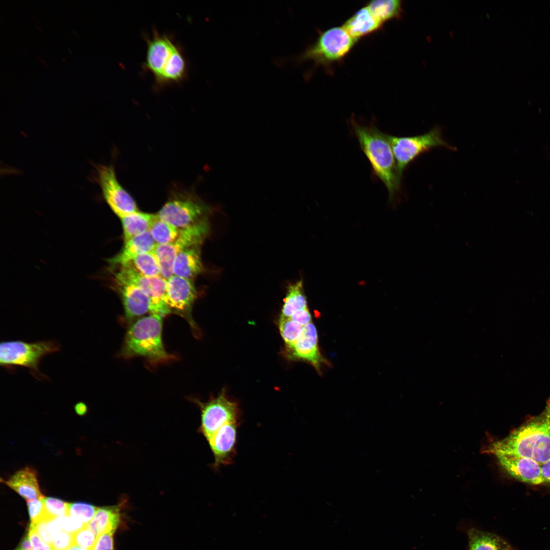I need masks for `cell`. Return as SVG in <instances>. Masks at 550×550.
I'll list each match as a JSON object with an SVG mask.
<instances>
[{
	"label": "cell",
	"instance_id": "obj_1",
	"mask_svg": "<svg viewBox=\"0 0 550 550\" xmlns=\"http://www.w3.org/2000/svg\"><path fill=\"white\" fill-rule=\"evenodd\" d=\"M484 452L532 459L539 464L550 459V399L539 415L527 420L506 437L492 442Z\"/></svg>",
	"mask_w": 550,
	"mask_h": 550
},
{
	"label": "cell",
	"instance_id": "obj_2",
	"mask_svg": "<svg viewBox=\"0 0 550 550\" xmlns=\"http://www.w3.org/2000/svg\"><path fill=\"white\" fill-rule=\"evenodd\" d=\"M350 124L374 175L385 185L389 200L393 201L400 191L401 178L397 171L388 134L373 124H360L353 118H351Z\"/></svg>",
	"mask_w": 550,
	"mask_h": 550
},
{
	"label": "cell",
	"instance_id": "obj_3",
	"mask_svg": "<svg viewBox=\"0 0 550 550\" xmlns=\"http://www.w3.org/2000/svg\"><path fill=\"white\" fill-rule=\"evenodd\" d=\"M158 314L142 317L128 325L118 356H141L155 365L175 359L166 350L162 341V318Z\"/></svg>",
	"mask_w": 550,
	"mask_h": 550
},
{
	"label": "cell",
	"instance_id": "obj_4",
	"mask_svg": "<svg viewBox=\"0 0 550 550\" xmlns=\"http://www.w3.org/2000/svg\"><path fill=\"white\" fill-rule=\"evenodd\" d=\"M209 211L208 206L191 190L175 187L156 215L180 230L207 219Z\"/></svg>",
	"mask_w": 550,
	"mask_h": 550
},
{
	"label": "cell",
	"instance_id": "obj_5",
	"mask_svg": "<svg viewBox=\"0 0 550 550\" xmlns=\"http://www.w3.org/2000/svg\"><path fill=\"white\" fill-rule=\"evenodd\" d=\"M357 41L342 26L329 28L321 32L313 44L292 60L297 64L311 60L315 65L329 66L341 61Z\"/></svg>",
	"mask_w": 550,
	"mask_h": 550
},
{
	"label": "cell",
	"instance_id": "obj_6",
	"mask_svg": "<svg viewBox=\"0 0 550 550\" xmlns=\"http://www.w3.org/2000/svg\"><path fill=\"white\" fill-rule=\"evenodd\" d=\"M60 350V344L53 340L3 341L0 345V364L8 368L14 366L27 368L35 378L41 380L46 378L39 369L41 359Z\"/></svg>",
	"mask_w": 550,
	"mask_h": 550
},
{
	"label": "cell",
	"instance_id": "obj_7",
	"mask_svg": "<svg viewBox=\"0 0 550 550\" xmlns=\"http://www.w3.org/2000/svg\"><path fill=\"white\" fill-rule=\"evenodd\" d=\"M388 136L394 155L397 171L401 179L405 169L420 154L435 147H444L453 149V147L444 139L438 127H434L421 135L398 136L388 134Z\"/></svg>",
	"mask_w": 550,
	"mask_h": 550
},
{
	"label": "cell",
	"instance_id": "obj_8",
	"mask_svg": "<svg viewBox=\"0 0 550 550\" xmlns=\"http://www.w3.org/2000/svg\"><path fill=\"white\" fill-rule=\"evenodd\" d=\"M209 231L208 219L180 229L177 239L171 243L157 244L153 251L159 266L160 276L167 280L173 275V266L178 254L188 246L201 245Z\"/></svg>",
	"mask_w": 550,
	"mask_h": 550
},
{
	"label": "cell",
	"instance_id": "obj_9",
	"mask_svg": "<svg viewBox=\"0 0 550 550\" xmlns=\"http://www.w3.org/2000/svg\"><path fill=\"white\" fill-rule=\"evenodd\" d=\"M201 410L200 432L207 441L223 425L240 423V411L236 402L229 399L223 390L215 398L202 402L195 399Z\"/></svg>",
	"mask_w": 550,
	"mask_h": 550
},
{
	"label": "cell",
	"instance_id": "obj_10",
	"mask_svg": "<svg viewBox=\"0 0 550 550\" xmlns=\"http://www.w3.org/2000/svg\"><path fill=\"white\" fill-rule=\"evenodd\" d=\"M95 180L112 210L119 217L138 211L136 203L117 179L113 166L95 165Z\"/></svg>",
	"mask_w": 550,
	"mask_h": 550
},
{
	"label": "cell",
	"instance_id": "obj_11",
	"mask_svg": "<svg viewBox=\"0 0 550 550\" xmlns=\"http://www.w3.org/2000/svg\"><path fill=\"white\" fill-rule=\"evenodd\" d=\"M167 280L164 301L171 312L185 319L196 336L199 330L191 316L193 305L197 297L193 280L173 275Z\"/></svg>",
	"mask_w": 550,
	"mask_h": 550
},
{
	"label": "cell",
	"instance_id": "obj_12",
	"mask_svg": "<svg viewBox=\"0 0 550 550\" xmlns=\"http://www.w3.org/2000/svg\"><path fill=\"white\" fill-rule=\"evenodd\" d=\"M115 266L119 267L114 273L116 280L132 284L143 290L151 299L160 315L164 317L172 313L164 301L166 279L161 276L143 275L128 265Z\"/></svg>",
	"mask_w": 550,
	"mask_h": 550
},
{
	"label": "cell",
	"instance_id": "obj_13",
	"mask_svg": "<svg viewBox=\"0 0 550 550\" xmlns=\"http://www.w3.org/2000/svg\"><path fill=\"white\" fill-rule=\"evenodd\" d=\"M122 298L124 320L128 325L146 313L158 314V310L151 299L137 286L116 280Z\"/></svg>",
	"mask_w": 550,
	"mask_h": 550
},
{
	"label": "cell",
	"instance_id": "obj_14",
	"mask_svg": "<svg viewBox=\"0 0 550 550\" xmlns=\"http://www.w3.org/2000/svg\"><path fill=\"white\" fill-rule=\"evenodd\" d=\"M501 468L511 477L532 485L542 484L541 464L535 460L519 456L494 455Z\"/></svg>",
	"mask_w": 550,
	"mask_h": 550
},
{
	"label": "cell",
	"instance_id": "obj_15",
	"mask_svg": "<svg viewBox=\"0 0 550 550\" xmlns=\"http://www.w3.org/2000/svg\"><path fill=\"white\" fill-rule=\"evenodd\" d=\"M238 423L226 424L218 429L207 440L214 457L212 466L218 469L232 463L236 455Z\"/></svg>",
	"mask_w": 550,
	"mask_h": 550
},
{
	"label": "cell",
	"instance_id": "obj_16",
	"mask_svg": "<svg viewBox=\"0 0 550 550\" xmlns=\"http://www.w3.org/2000/svg\"><path fill=\"white\" fill-rule=\"evenodd\" d=\"M146 59L144 66L154 75L155 80L160 75L177 47L170 37L156 32L147 39Z\"/></svg>",
	"mask_w": 550,
	"mask_h": 550
},
{
	"label": "cell",
	"instance_id": "obj_17",
	"mask_svg": "<svg viewBox=\"0 0 550 550\" xmlns=\"http://www.w3.org/2000/svg\"><path fill=\"white\" fill-rule=\"evenodd\" d=\"M287 349L292 357L307 361L315 367L318 368L322 362L318 347L317 331L312 322L304 326L301 336Z\"/></svg>",
	"mask_w": 550,
	"mask_h": 550
},
{
	"label": "cell",
	"instance_id": "obj_18",
	"mask_svg": "<svg viewBox=\"0 0 550 550\" xmlns=\"http://www.w3.org/2000/svg\"><path fill=\"white\" fill-rule=\"evenodd\" d=\"M156 245L150 231H147L125 242L121 251L111 258L109 262L113 266L126 264L140 255L152 252Z\"/></svg>",
	"mask_w": 550,
	"mask_h": 550
},
{
	"label": "cell",
	"instance_id": "obj_19",
	"mask_svg": "<svg viewBox=\"0 0 550 550\" xmlns=\"http://www.w3.org/2000/svg\"><path fill=\"white\" fill-rule=\"evenodd\" d=\"M200 245L188 246L178 254L173 263V275L193 280L203 271Z\"/></svg>",
	"mask_w": 550,
	"mask_h": 550
},
{
	"label": "cell",
	"instance_id": "obj_20",
	"mask_svg": "<svg viewBox=\"0 0 550 550\" xmlns=\"http://www.w3.org/2000/svg\"><path fill=\"white\" fill-rule=\"evenodd\" d=\"M4 482L26 501L44 497L40 491L36 472L29 467L17 471Z\"/></svg>",
	"mask_w": 550,
	"mask_h": 550
},
{
	"label": "cell",
	"instance_id": "obj_21",
	"mask_svg": "<svg viewBox=\"0 0 550 550\" xmlns=\"http://www.w3.org/2000/svg\"><path fill=\"white\" fill-rule=\"evenodd\" d=\"M382 26L383 24L373 17L366 6L356 11L342 25L350 36L357 41L378 31Z\"/></svg>",
	"mask_w": 550,
	"mask_h": 550
},
{
	"label": "cell",
	"instance_id": "obj_22",
	"mask_svg": "<svg viewBox=\"0 0 550 550\" xmlns=\"http://www.w3.org/2000/svg\"><path fill=\"white\" fill-rule=\"evenodd\" d=\"M467 550H514L504 539L489 532L472 527L466 530Z\"/></svg>",
	"mask_w": 550,
	"mask_h": 550
},
{
	"label": "cell",
	"instance_id": "obj_23",
	"mask_svg": "<svg viewBox=\"0 0 550 550\" xmlns=\"http://www.w3.org/2000/svg\"><path fill=\"white\" fill-rule=\"evenodd\" d=\"M122 505L97 508L88 527L97 537L104 533L115 532L120 522V507Z\"/></svg>",
	"mask_w": 550,
	"mask_h": 550
},
{
	"label": "cell",
	"instance_id": "obj_24",
	"mask_svg": "<svg viewBox=\"0 0 550 550\" xmlns=\"http://www.w3.org/2000/svg\"><path fill=\"white\" fill-rule=\"evenodd\" d=\"M157 217L156 214H151L139 211L120 217L123 227L124 242L138 235L149 231Z\"/></svg>",
	"mask_w": 550,
	"mask_h": 550
},
{
	"label": "cell",
	"instance_id": "obj_25",
	"mask_svg": "<svg viewBox=\"0 0 550 550\" xmlns=\"http://www.w3.org/2000/svg\"><path fill=\"white\" fill-rule=\"evenodd\" d=\"M187 65L183 53L177 46L159 77L155 80L159 87L182 81L185 77Z\"/></svg>",
	"mask_w": 550,
	"mask_h": 550
},
{
	"label": "cell",
	"instance_id": "obj_26",
	"mask_svg": "<svg viewBox=\"0 0 550 550\" xmlns=\"http://www.w3.org/2000/svg\"><path fill=\"white\" fill-rule=\"evenodd\" d=\"M366 7L373 17L383 24L391 19L400 18L403 12L400 0H374L369 2Z\"/></svg>",
	"mask_w": 550,
	"mask_h": 550
},
{
	"label": "cell",
	"instance_id": "obj_27",
	"mask_svg": "<svg viewBox=\"0 0 550 550\" xmlns=\"http://www.w3.org/2000/svg\"><path fill=\"white\" fill-rule=\"evenodd\" d=\"M307 308L301 281L289 285L280 318H289L297 310Z\"/></svg>",
	"mask_w": 550,
	"mask_h": 550
},
{
	"label": "cell",
	"instance_id": "obj_28",
	"mask_svg": "<svg viewBox=\"0 0 550 550\" xmlns=\"http://www.w3.org/2000/svg\"><path fill=\"white\" fill-rule=\"evenodd\" d=\"M125 265L130 266L138 272L146 276H160L158 261L153 251L140 255L129 263L123 265Z\"/></svg>",
	"mask_w": 550,
	"mask_h": 550
},
{
	"label": "cell",
	"instance_id": "obj_29",
	"mask_svg": "<svg viewBox=\"0 0 550 550\" xmlns=\"http://www.w3.org/2000/svg\"><path fill=\"white\" fill-rule=\"evenodd\" d=\"M149 231L157 244H165L171 243L177 239L180 229L157 217Z\"/></svg>",
	"mask_w": 550,
	"mask_h": 550
},
{
	"label": "cell",
	"instance_id": "obj_30",
	"mask_svg": "<svg viewBox=\"0 0 550 550\" xmlns=\"http://www.w3.org/2000/svg\"><path fill=\"white\" fill-rule=\"evenodd\" d=\"M279 327L286 347L289 349L301 336L304 326L293 321L289 318H280Z\"/></svg>",
	"mask_w": 550,
	"mask_h": 550
},
{
	"label": "cell",
	"instance_id": "obj_31",
	"mask_svg": "<svg viewBox=\"0 0 550 550\" xmlns=\"http://www.w3.org/2000/svg\"><path fill=\"white\" fill-rule=\"evenodd\" d=\"M68 515L88 525L94 516L97 507L87 503H68Z\"/></svg>",
	"mask_w": 550,
	"mask_h": 550
},
{
	"label": "cell",
	"instance_id": "obj_32",
	"mask_svg": "<svg viewBox=\"0 0 550 550\" xmlns=\"http://www.w3.org/2000/svg\"><path fill=\"white\" fill-rule=\"evenodd\" d=\"M43 502L45 511L49 520L68 515V503L51 497H44Z\"/></svg>",
	"mask_w": 550,
	"mask_h": 550
},
{
	"label": "cell",
	"instance_id": "obj_33",
	"mask_svg": "<svg viewBox=\"0 0 550 550\" xmlns=\"http://www.w3.org/2000/svg\"><path fill=\"white\" fill-rule=\"evenodd\" d=\"M44 498L27 501L31 524L43 520L49 521L45 509Z\"/></svg>",
	"mask_w": 550,
	"mask_h": 550
},
{
	"label": "cell",
	"instance_id": "obj_34",
	"mask_svg": "<svg viewBox=\"0 0 550 550\" xmlns=\"http://www.w3.org/2000/svg\"><path fill=\"white\" fill-rule=\"evenodd\" d=\"M97 538V536L88 527V525L73 534L74 545L89 550L94 545Z\"/></svg>",
	"mask_w": 550,
	"mask_h": 550
},
{
	"label": "cell",
	"instance_id": "obj_35",
	"mask_svg": "<svg viewBox=\"0 0 550 550\" xmlns=\"http://www.w3.org/2000/svg\"><path fill=\"white\" fill-rule=\"evenodd\" d=\"M74 545L73 534L62 530L50 545L53 550H67Z\"/></svg>",
	"mask_w": 550,
	"mask_h": 550
},
{
	"label": "cell",
	"instance_id": "obj_36",
	"mask_svg": "<svg viewBox=\"0 0 550 550\" xmlns=\"http://www.w3.org/2000/svg\"><path fill=\"white\" fill-rule=\"evenodd\" d=\"M114 532L104 533L99 535L94 545L91 550H114Z\"/></svg>",
	"mask_w": 550,
	"mask_h": 550
},
{
	"label": "cell",
	"instance_id": "obj_37",
	"mask_svg": "<svg viewBox=\"0 0 550 550\" xmlns=\"http://www.w3.org/2000/svg\"><path fill=\"white\" fill-rule=\"evenodd\" d=\"M62 530L74 534L87 525L70 515L60 517Z\"/></svg>",
	"mask_w": 550,
	"mask_h": 550
},
{
	"label": "cell",
	"instance_id": "obj_38",
	"mask_svg": "<svg viewBox=\"0 0 550 550\" xmlns=\"http://www.w3.org/2000/svg\"><path fill=\"white\" fill-rule=\"evenodd\" d=\"M28 535L33 550H53L51 546L44 542L31 527H29Z\"/></svg>",
	"mask_w": 550,
	"mask_h": 550
},
{
	"label": "cell",
	"instance_id": "obj_39",
	"mask_svg": "<svg viewBox=\"0 0 550 550\" xmlns=\"http://www.w3.org/2000/svg\"><path fill=\"white\" fill-rule=\"evenodd\" d=\"M289 318L302 326L311 322V316L308 308L296 311Z\"/></svg>",
	"mask_w": 550,
	"mask_h": 550
},
{
	"label": "cell",
	"instance_id": "obj_40",
	"mask_svg": "<svg viewBox=\"0 0 550 550\" xmlns=\"http://www.w3.org/2000/svg\"><path fill=\"white\" fill-rule=\"evenodd\" d=\"M542 484H550V459L541 464Z\"/></svg>",
	"mask_w": 550,
	"mask_h": 550
},
{
	"label": "cell",
	"instance_id": "obj_41",
	"mask_svg": "<svg viewBox=\"0 0 550 550\" xmlns=\"http://www.w3.org/2000/svg\"><path fill=\"white\" fill-rule=\"evenodd\" d=\"M74 410L76 414L79 416L85 415L88 410L86 404L83 402H78L74 406Z\"/></svg>",
	"mask_w": 550,
	"mask_h": 550
},
{
	"label": "cell",
	"instance_id": "obj_42",
	"mask_svg": "<svg viewBox=\"0 0 550 550\" xmlns=\"http://www.w3.org/2000/svg\"><path fill=\"white\" fill-rule=\"evenodd\" d=\"M67 550H89V549L81 547L79 546H78L77 545H73L72 546H71L69 548H68Z\"/></svg>",
	"mask_w": 550,
	"mask_h": 550
},
{
	"label": "cell",
	"instance_id": "obj_43",
	"mask_svg": "<svg viewBox=\"0 0 550 550\" xmlns=\"http://www.w3.org/2000/svg\"><path fill=\"white\" fill-rule=\"evenodd\" d=\"M28 550H33V548H30V549H28Z\"/></svg>",
	"mask_w": 550,
	"mask_h": 550
}]
</instances>
